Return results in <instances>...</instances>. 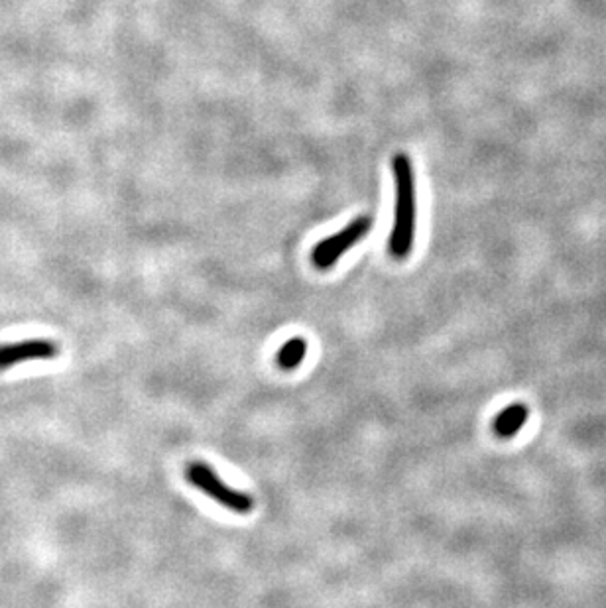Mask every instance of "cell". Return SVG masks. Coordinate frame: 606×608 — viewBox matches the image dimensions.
I'll return each instance as SVG.
<instances>
[{"label": "cell", "mask_w": 606, "mask_h": 608, "mask_svg": "<svg viewBox=\"0 0 606 608\" xmlns=\"http://www.w3.org/2000/svg\"><path fill=\"white\" fill-rule=\"evenodd\" d=\"M396 205L394 225L388 240V251L398 261H404L414 249L416 223H418V197H416V174L408 154L399 152L392 160Z\"/></svg>", "instance_id": "1"}, {"label": "cell", "mask_w": 606, "mask_h": 608, "mask_svg": "<svg viewBox=\"0 0 606 608\" xmlns=\"http://www.w3.org/2000/svg\"><path fill=\"white\" fill-rule=\"evenodd\" d=\"M186 476L187 481L196 488H199L203 495L211 496L215 502L229 508L230 512L250 514L254 510L252 496L242 493V490L229 486L225 481L218 478V475L209 467V464H205L201 461L189 463L186 469Z\"/></svg>", "instance_id": "2"}, {"label": "cell", "mask_w": 606, "mask_h": 608, "mask_svg": "<svg viewBox=\"0 0 606 608\" xmlns=\"http://www.w3.org/2000/svg\"><path fill=\"white\" fill-rule=\"evenodd\" d=\"M370 229H372V217H368V215L356 217L353 223L341 229L337 235H333L315 244L314 252H312V262L319 270L333 268L346 252L355 247V244H358L365 237H368Z\"/></svg>", "instance_id": "3"}, {"label": "cell", "mask_w": 606, "mask_h": 608, "mask_svg": "<svg viewBox=\"0 0 606 608\" xmlns=\"http://www.w3.org/2000/svg\"><path fill=\"white\" fill-rule=\"evenodd\" d=\"M59 345L49 339H26L16 343L0 345V372L8 370L22 362L51 360L59 355Z\"/></svg>", "instance_id": "4"}, {"label": "cell", "mask_w": 606, "mask_h": 608, "mask_svg": "<svg viewBox=\"0 0 606 608\" xmlns=\"http://www.w3.org/2000/svg\"><path fill=\"white\" fill-rule=\"evenodd\" d=\"M527 418H530V410H527V406L516 402L498 413L494 420V433L502 439H510L524 428Z\"/></svg>", "instance_id": "5"}, {"label": "cell", "mask_w": 606, "mask_h": 608, "mask_svg": "<svg viewBox=\"0 0 606 608\" xmlns=\"http://www.w3.org/2000/svg\"><path fill=\"white\" fill-rule=\"evenodd\" d=\"M307 355V341L302 337H293L280 348L278 365L283 370L298 368Z\"/></svg>", "instance_id": "6"}]
</instances>
